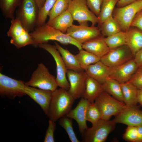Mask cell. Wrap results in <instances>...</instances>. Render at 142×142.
I'll return each instance as SVG.
<instances>
[{"label": "cell", "instance_id": "cell-34", "mask_svg": "<svg viewBox=\"0 0 142 142\" xmlns=\"http://www.w3.org/2000/svg\"><path fill=\"white\" fill-rule=\"evenodd\" d=\"M56 0H45L42 7L39 10L36 27L45 23L47 16Z\"/></svg>", "mask_w": 142, "mask_h": 142}, {"label": "cell", "instance_id": "cell-16", "mask_svg": "<svg viewBox=\"0 0 142 142\" xmlns=\"http://www.w3.org/2000/svg\"><path fill=\"white\" fill-rule=\"evenodd\" d=\"M113 120L116 124L121 123L128 126L142 125V110L136 106H127Z\"/></svg>", "mask_w": 142, "mask_h": 142}, {"label": "cell", "instance_id": "cell-32", "mask_svg": "<svg viewBox=\"0 0 142 142\" xmlns=\"http://www.w3.org/2000/svg\"><path fill=\"white\" fill-rule=\"evenodd\" d=\"M72 0H56L48 15L50 21L68 9Z\"/></svg>", "mask_w": 142, "mask_h": 142}, {"label": "cell", "instance_id": "cell-20", "mask_svg": "<svg viewBox=\"0 0 142 142\" xmlns=\"http://www.w3.org/2000/svg\"><path fill=\"white\" fill-rule=\"evenodd\" d=\"M110 69L100 60L89 65L84 71L88 76L102 84L109 77Z\"/></svg>", "mask_w": 142, "mask_h": 142}, {"label": "cell", "instance_id": "cell-3", "mask_svg": "<svg viewBox=\"0 0 142 142\" xmlns=\"http://www.w3.org/2000/svg\"><path fill=\"white\" fill-rule=\"evenodd\" d=\"M16 11V18L30 33L36 27L39 9L35 0H22Z\"/></svg>", "mask_w": 142, "mask_h": 142}, {"label": "cell", "instance_id": "cell-39", "mask_svg": "<svg viewBox=\"0 0 142 142\" xmlns=\"http://www.w3.org/2000/svg\"><path fill=\"white\" fill-rule=\"evenodd\" d=\"M103 0H86L90 10L98 17L99 16Z\"/></svg>", "mask_w": 142, "mask_h": 142}, {"label": "cell", "instance_id": "cell-45", "mask_svg": "<svg viewBox=\"0 0 142 142\" xmlns=\"http://www.w3.org/2000/svg\"><path fill=\"white\" fill-rule=\"evenodd\" d=\"M39 8V10L43 6L45 0H35Z\"/></svg>", "mask_w": 142, "mask_h": 142}, {"label": "cell", "instance_id": "cell-5", "mask_svg": "<svg viewBox=\"0 0 142 142\" xmlns=\"http://www.w3.org/2000/svg\"><path fill=\"white\" fill-rule=\"evenodd\" d=\"M25 84L39 89L53 91L58 86L55 77L49 72L47 68L42 63L38 64L33 72L31 78Z\"/></svg>", "mask_w": 142, "mask_h": 142}, {"label": "cell", "instance_id": "cell-35", "mask_svg": "<svg viewBox=\"0 0 142 142\" xmlns=\"http://www.w3.org/2000/svg\"><path fill=\"white\" fill-rule=\"evenodd\" d=\"M86 118L87 120L90 122L92 125L101 119L100 110L94 102L90 103L89 104L87 111Z\"/></svg>", "mask_w": 142, "mask_h": 142}, {"label": "cell", "instance_id": "cell-26", "mask_svg": "<svg viewBox=\"0 0 142 142\" xmlns=\"http://www.w3.org/2000/svg\"><path fill=\"white\" fill-rule=\"evenodd\" d=\"M102 85L104 91L116 99L123 102L121 88L119 82L109 77Z\"/></svg>", "mask_w": 142, "mask_h": 142}, {"label": "cell", "instance_id": "cell-2", "mask_svg": "<svg viewBox=\"0 0 142 142\" xmlns=\"http://www.w3.org/2000/svg\"><path fill=\"white\" fill-rule=\"evenodd\" d=\"M75 99L68 90L60 88L52 91L48 116L55 122L66 115L71 109Z\"/></svg>", "mask_w": 142, "mask_h": 142}, {"label": "cell", "instance_id": "cell-36", "mask_svg": "<svg viewBox=\"0 0 142 142\" xmlns=\"http://www.w3.org/2000/svg\"><path fill=\"white\" fill-rule=\"evenodd\" d=\"M125 141L136 142L138 138V131L137 126H128L123 136Z\"/></svg>", "mask_w": 142, "mask_h": 142}, {"label": "cell", "instance_id": "cell-37", "mask_svg": "<svg viewBox=\"0 0 142 142\" xmlns=\"http://www.w3.org/2000/svg\"><path fill=\"white\" fill-rule=\"evenodd\" d=\"M49 119L48 121V126L46 130L44 142H54V133L56 129L55 123Z\"/></svg>", "mask_w": 142, "mask_h": 142}, {"label": "cell", "instance_id": "cell-27", "mask_svg": "<svg viewBox=\"0 0 142 142\" xmlns=\"http://www.w3.org/2000/svg\"><path fill=\"white\" fill-rule=\"evenodd\" d=\"M119 0H103L100 13L98 17V24L100 26L105 20L113 16L116 5Z\"/></svg>", "mask_w": 142, "mask_h": 142}, {"label": "cell", "instance_id": "cell-1", "mask_svg": "<svg viewBox=\"0 0 142 142\" xmlns=\"http://www.w3.org/2000/svg\"><path fill=\"white\" fill-rule=\"evenodd\" d=\"M37 46L40 44L47 43L49 40L57 41L62 44H71L75 46L79 50L82 49V44L66 33L49 26L47 23L36 27L30 33Z\"/></svg>", "mask_w": 142, "mask_h": 142}, {"label": "cell", "instance_id": "cell-18", "mask_svg": "<svg viewBox=\"0 0 142 142\" xmlns=\"http://www.w3.org/2000/svg\"><path fill=\"white\" fill-rule=\"evenodd\" d=\"M90 103L87 99L82 97L76 107L73 109H71L66 115L76 121L80 132L81 134L88 128L86 123V114Z\"/></svg>", "mask_w": 142, "mask_h": 142}, {"label": "cell", "instance_id": "cell-23", "mask_svg": "<svg viewBox=\"0 0 142 142\" xmlns=\"http://www.w3.org/2000/svg\"><path fill=\"white\" fill-rule=\"evenodd\" d=\"M126 45L131 51L133 58L142 48V31L136 28L130 29L126 32Z\"/></svg>", "mask_w": 142, "mask_h": 142}, {"label": "cell", "instance_id": "cell-40", "mask_svg": "<svg viewBox=\"0 0 142 142\" xmlns=\"http://www.w3.org/2000/svg\"><path fill=\"white\" fill-rule=\"evenodd\" d=\"M131 27H137L142 31V10L135 17L131 23Z\"/></svg>", "mask_w": 142, "mask_h": 142}, {"label": "cell", "instance_id": "cell-10", "mask_svg": "<svg viewBox=\"0 0 142 142\" xmlns=\"http://www.w3.org/2000/svg\"><path fill=\"white\" fill-rule=\"evenodd\" d=\"M11 24L7 36L11 38L10 43L18 49L29 45H34V42L30 33L23 27L16 18L11 19Z\"/></svg>", "mask_w": 142, "mask_h": 142}, {"label": "cell", "instance_id": "cell-25", "mask_svg": "<svg viewBox=\"0 0 142 142\" xmlns=\"http://www.w3.org/2000/svg\"><path fill=\"white\" fill-rule=\"evenodd\" d=\"M120 84L124 103L128 107L136 106L138 89L129 81Z\"/></svg>", "mask_w": 142, "mask_h": 142}, {"label": "cell", "instance_id": "cell-8", "mask_svg": "<svg viewBox=\"0 0 142 142\" xmlns=\"http://www.w3.org/2000/svg\"><path fill=\"white\" fill-rule=\"evenodd\" d=\"M88 7L86 0H72L68 10L74 21H77L80 25L88 26L89 21L92 26L98 23V17Z\"/></svg>", "mask_w": 142, "mask_h": 142}, {"label": "cell", "instance_id": "cell-21", "mask_svg": "<svg viewBox=\"0 0 142 142\" xmlns=\"http://www.w3.org/2000/svg\"><path fill=\"white\" fill-rule=\"evenodd\" d=\"M74 20L68 9L46 23L49 26L66 33L68 29L73 25Z\"/></svg>", "mask_w": 142, "mask_h": 142}, {"label": "cell", "instance_id": "cell-22", "mask_svg": "<svg viewBox=\"0 0 142 142\" xmlns=\"http://www.w3.org/2000/svg\"><path fill=\"white\" fill-rule=\"evenodd\" d=\"M104 91L102 84L87 76L86 81L85 89L82 97L87 99L90 103H93Z\"/></svg>", "mask_w": 142, "mask_h": 142}, {"label": "cell", "instance_id": "cell-12", "mask_svg": "<svg viewBox=\"0 0 142 142\" xmlns=\"http://www.w3.org/2000/svg\"><path fill=\"white\" fill-rule=\"evenodd\" d=\"M132 53L128 46L123 45L110 49L100 59L105 65L111 68L123 64L133 59Z\"/></svg>", "mask_w": 142, "mask_h": 142}, {"label": "cell", "instance_id": "cell-42", "mask_svg": "<svg viewBox=\"0 0 142 142\" xmlns=\"http://www.w3.org/2000/svg\"><path fill=\"white\" fill-rule=\"evenodd\" d=\"M138 0H119L116 5L117 7H121L126 6Z\"/></svg>", "mask_w": 142, "mask_h": 142}, {"label": "cell", "instance_id": "cell-9", "mask_svg": "<svg viewBox=\"0 0 142 142\" xmlns=\"http://www.w3.org/2000/svg\"><path fill=\"white\" fill-rule=\"evenodd\" d=\"M39 48L48 52L54 58L56 66L57 76L55 78L58 86L68 90L70 84L67 78V69L62 57L55 45L47 43L39 44Z\"/></svg>", "mask_w": 142, "mask_h": 142}, {"label": "cell", "instance_id": "cell-38", "mask_svg": "<svg viewBox=\"0 0 142 142\" xmlns=\"http://www.w3.org/2000/svg\"><path fill=\"white\" fill-rule=\"evenodd\" d=\"M129 81L138 89L142 88V67H139Z\"/></svg>", "mask_w": 142, "mask_h": 142}, {"label": "cell", "instance_id": "cell-13", "mask_svg": "<svg viewBox=\"0 0 142 142\" xmlns=\"http://www.w3.org/2000/svg\"><path fill=\"white\" fill-rule=\"evenodd\" d=\"M66 34L82 44L103 36L98 27L80 25L73 24L68 29Z\"/></svg>", "mask_w": 142, "mask_h": 142}, {"label": "cell", "instance_id": "cell-11", "mask_svg": "<svg viewBox=\"0 0 142 142\" xmlns=\"http://www.w3.org/2000/svg\"><path fill=\"white\" fill-rule=\"evenodd\" d=\"M25 82L15 79L0 73V95L9 99L26 95L24 91Z\"/></svg>", "mask_w": 142, "mask_h": 142}, {"label": "cell", "instance_id": "cell-30", "mask_svg": "<svg viewBox=\"0 0 142 142\" xmlns=\"http://www.w3.org/2000/svg\"><path fill=\"white\" fill-rule=\"evenodd\" d=\"M75 55L81 67L84 70L89 65L100 60V58L83 49L79 50Z\"/></svg>", "mask_w": 142, "mask_h": 142}, {"label": "cell", "instance_id": "cell-31", "mask_svg": "<svg viewBox=\"0 0 142 142\" xmlns=\"http://www.w3.org/2000/svg\"><path fill=\"white\" fill-rule=\"evenodd\" d=\"M107 45L110 49L126 45V32L121 31L105 38Z\"/></svg>", "mask_w": 142, "mask_h": 142}, {"label": "cell", "instance_id": "cell-14", "mask_svg": "<svg viewBox=\"0 0 142 142\" xmlns=\"http://www.w3.org/2000/svg\"><path fill=\"white\" fill-rule=\"evenodd\" d=\"M67 76L70 84L68 90L69 94L75 99L82 97L85 89L88 76L85 71L67 70Z\"/></svg>", "mask_w": 142, "mask_h": 142}, {"label": "cell", "instance_id": "cell-28", "mask_svg": "<svg viewBox=\"0 0 142 142\" xmlns=\"http://www.w3.org/2000/svg\"><path fill=\"white\" fill-rule=\"evenodd\" d=\"M22 0H0V8L5 18H15L14 13L16 8L20 5Z\"/></svg>", "mask_w": 142, "mask_h": 142}, {"label": "cell", "instance_id": "cell-41", "mask_svg": "<svg viewBox=\"0 0 142 142\" xmlns=\"http://www.w3.org/2000/svg\"><path fill=\"white\" fill-rule=\"evenodd\" d=\"M133 58L138 67H142V48L136 53Z\"/></svg>", "mask_w": 142, "mask_h": 142}, {"label": "cell", "instance_id": "cell-44", "mask_svg": "<svg viewBox=\"0 0 142 142\" xmlns=\"http://www.w3.org/2000/svg\"><path fill=\"white\" fill-rule=\"evenodd\" d=\"M137 101L138 103L142 106V88L138 89Z\"/></svg>", "mask_w": 142, "mask_h": 142}, {"label": "cell", "instance_id": "cell-6", "mask_svg": "<svg viewBox=\"0 0 142 142\" xmlns=\"http://www.w3.org/2000/svg\"><path fill=\"white\" fill-rule=\"evenodd\" d=\"M101 114V119L109 120L113 115H117L127 106L123 102L114 98L105 91L103 92L94 102Z\"/></svg>", "mask_w": 142, "mask_h": 142}, {"label": "cell", "instance_id": "cell-33", "mask_svg": "<svg viewBox=\"0 0 142 142\" xmlns=\"http://www.w3.org/2000/svg\"><path fill=\"white\" fill-rule=\"evenodd\" d=\"M59 124L65 130L72 142H79L74 132L73 126L72 119L66 115L59 119Z\"/></svg>", "mask_w": 142, "mask_h": 142}, {"label": "cell", "instance_id": "cell-15", "mask_svg": "<svg viewBox=\"0 0 142 142\" xmlns=\"http://www.w3.org/2000/svg\"><path fill=\"white\" fill-rule=\"evenodd\" d=\"M139 67L133 59L119 65L111 68L109 77L120 83L129 81Z\"/></svg>", "mask_w": 142, "mask_h": 142}, {"label": "cell", "instance_id": "cell-7", "mask_svg": "<svg viewBox=\"0 0 142 142\" xmlns=\"http://www.w3.org/2000/svg\"><path fill=\"white\" fill-rule=\"evenodd\" d=\"M142 10V0H138L131 3L115 9L113 16L119 24L121 31L127 32L136 14Z\"/></svg>", "mask_w": 142, "mask_h": 142}, {"label": "cell", "instance_id": "cell-24", "mask_svg": "<svg viewBox=\"0 0 142 142\" xmlns=\"http://www.w3.org/2000/svg\"><path fill=\"white\" fill-rule=\"evenodd\" d=\"M55 46L59 52L67 70L79 71L83 70L75 56L68 49H64L57 42H54Z\"/></svg>", "mask_w": 142, "mask_h": 142}, {"label": "cell", "instance_id": "cell-43", "mask_svg": "<svg viewBox=\"0 0 142 142\" xmlns=\"http://www.w3.org/2000/svg\"><path fill=\"white\" fill-rule=\"evenodd\" d=\"M138 138L136 142H142V125L137 126Z\"/></svg>", "mask_w": 142, "mask_h": 142}, {"label": "cell", "instance_id": "cell-17", "mask_svg": "<svg viewBox=\"0 0 142 142\" xmlns=\"http://www.w3.org/2000/svg\"><path fill=\"white\" fill-rule=\"evenodd\" d=\"M24 91L26 94L38 104L45 114L48 116L52 91L38 89L26 85Z\"/></svg>", "mask_w": 142, "mask_h": 142}, {"label": "cell", "instance_id": "cell-29", "mask_svg": "<svg viewBox=\"0 0 142 142\" xmlns=\"http://www.w3.org/2000/svg\"><path fill=\"white\" fill-rule=\"evenodd\" d=\"M99 26L102 34L106 37L121 31L118 23L113 16L105 20Z\"/></svg>", "mask_w": 142, "mask_h": 142}, {"label": "cell", "instance_id": "cell-19", "mask_svg": "<svg viewBox=\"0 0 142 142\" xmlns=\"http://www.w3.org/2000/svg\"><path fill=\"white\" fill-rule=\"evenodd\" d=\"M105 38L103 36L85 43L82 44V49L100 59L110 50L105 42Z\"/></svg>", "mask_w": 142, "mask_h": 142}, {"label": "cell", "instance_id": "cell-4", "mask_svg": "<svg viewBox=\"0 0 142 142\" xmlns=\"http://www.w3.org/2000/svg\"><path fill=\"white\" fill-rule=\"evenodd\" d=\"M116 124L113 120L100 119L82 133V141L105 142L109 134L114 129Z\"/></svg>", "mask_w": 142, "mask_h": 142}]
</instances>
